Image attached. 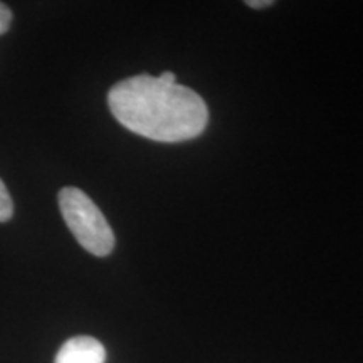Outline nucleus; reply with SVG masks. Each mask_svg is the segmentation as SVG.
<instances>
[{
  "instance_id": "7ed1b4c3",
  "label": "nucleus",
  "mask_w": 363,
  "mask_h": 363,
  "mask_svg": "<svg viewBox=\"0 0 363 363\" xmlns=\"http://www.w3.org/2000/svg\"><path fill=\"white\" fill-rule=\"evenodd\" d=\"M106 350L93 337H74L59 348L54 363H104Z\"/></svg>"
},
{
  "instance_id": "423d86ee",
  "label": "nucleus",
  "mask_w": 363,
  "mask_h": 363,
  "mask_svg": "<svg viewBox=\"0 0 363 363\" xmlns=\"http://www.w3.org/2000/svg\"><path fill=\"white\" fill-rule=\"evenodd\" d=\"M249 7H252V9H261V7H267V6H272V0H256V2H254V0H249V2H246Z\"/></svg>"
},
{
  "instance_id": "f257e3e1",
  "label": "nucleus",
  "mask_w": 363,
  "mask_h": 363,
  "mask_svg": "<svg viewBox=\"0 0 363 363\" xmlns=\"http://www.w3.org/2000/svg\"><path fill=\"white\" fill-rule=\"evenodd\" d=\"M108 106L126 130L153 142L192 140L208 123L206 101L194 89L177 84L170 71L120 81L108 93Z\"/></svg>"
},
{
  "instance_id": "39448f33",
  "label": "nucleus",
  "mask_w": 363,
  "mask_h": 363,
  "mask_svg": "<svg viewBox=\"0 0 363 363\" xmlns=\"http://www.w3.org/2000/svg\"><path fill=\"white\" fill-rule=\"evenodd\" d=\"M12 24V12L6 4L0 2V35H4L11 29Z\"/></svg>"
},
{
  "instance_id": "20e7f679",
  "label": "nucleus",
  "mask_w": 363,
  "mask_h": 363,
  "mask_svg": "<svg viewBox=\"0 0 363 363\" xmlns=\"http://www.w3.org/2000/svg\"><path fill=\"white\" fill-rule=\"evenodd\" d=\"M13 214V203L11 199V194L4 184L2 179H0V222L11 220Z\"/></svg>"
},
{
  "instance_id": "f03ea898",
  "label": "nucleus",
  "mask_w": 363,
  "mask_h": 363,
  "mask_svg": "<svg viewBox=\"0 0 363 363\" xmlns=\"http://www.w3.org/2000/svg\"><path fill=\"white\" fill-rule=\"evenodd\" d=\"M62 219L86 251L98 257L113 252L115 234L96 203L76 187H65L57 195Z\"/></svg>"
}]
</instances>
